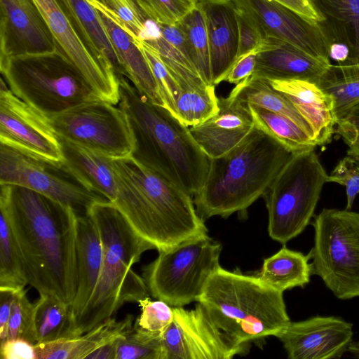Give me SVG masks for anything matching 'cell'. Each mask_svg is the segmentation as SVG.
I'll use <instances>...</instances> for the list:
<instances>
[{
	"label": "cell",
	"instance_id": "obj_1",
	"mask_svg": "<svg viewBox=\"0 0 359 359\" xmlns=\"http://www.w3.org/2000/svg\"><path fill=\"white\" fill-rule=\"evenodd\" d=\"M27 284L72 304L77 291L76 217L69 206L31 189L0 184Z\"/></svg>",
	"mask_w": 359,
	"mask_h": 359
},
{
	"label": "cell",
	"instance_id": "obj_2",
	"mask_svg": "<svg viewBox=\"0 0 359 359\" xmlns=\"http://www.w3.org/2000/svg\"><path fill=\"white\" fill-rule=\"evenodd\" d=\"M118 107L124 112L137 163L194 196L204 184L209 158L189 127L166 108L153 103L125 76L118 78Z\"/></svg>",
	"mask_w": 359,
	"mask_h": 359
},
{
	"label": "cell",
	"instance_id": "obj_3",
	"mask_svg": "<svg viewBox=\"0 0 359 359\" xmlns=\"http://www.w3.org/2000/svg\"><path fill=\"white\" fill-rule=\"evenodd\" d=\"M114 203L135 231L158 252L208 234L192 196L137 163L112 158Z\"/></svg>",
	"mask_w": 359,
	"mask_h": 359
},
{
	"label": "cell",
	"instance_id": "obj_4",
	"mask_svg": "<svg viewBox=\"0 0 359 359\" xmlns=\"http://www.w3.org/2000/svg\"><path fill=\"white\" fill-rule=\"evenodd\" d=\"M95 222L103 250L102 264L94 292L74 320L72 336L83 334L112 316L126 302L149 297L142 277L132 266L154 246L140 236L118 208L110 201L95 203L87 212Z\"/></svg>",
	"mask_w": 359,
	"mask_h": 359
},
{
	"label": "cell",
	"instance_id": "obj_5",
	"mask_svg": "<svg viewBox=\"0 0 359 359\" xmlns=\"http://www.w3.org/2000/svg\"><path fill=\"white\" fill-rule=\"evenodd\" d=\"M292 154L255 126L231 151L209 158L204 184L194 196L197 213L205 220L246 210L264 196Z\"/></svg>",
	"mask_w": 359,
	"mask_h": 359
},
{
	"label": "cell",
	"instance_id": "obj_6",
	"mask_svg": "<svg viewBox=\"0 0 359 359\" xmlns=\"http://www.w3.org/2000/svg\"><path fill=\"white\" fill-rule=\"evenodd\" d=\"M283 292L258 276L221 266L210 278L197 302L215 323L239 344L275 336L291 322Z\"/></svg>",
	"mask_w": 359,
	"mask_h": 359
},
{
	"label": "cell",
	"instance_id": "obj_7",
	"mask_svg": "<svg viewBox=\"0 0 359 359\" xmlns=\"http://www.w3.org/2000/svg\"><path fill=\"white\" fill-rule=\"evenodd\" d=\"M0 70L18 97L49 118L101 99L80 71L58 51L11 58L0 64Z\"/></svg>",
	"mask_w": 359,
	"mask_h": 359
},
{
	"label": "cell",
	"instance_id": "obj_8",
	"mask_svg": "<svg viewBox=\"0 0 359 359\" xmlns=\"http://www.w3.org/2000/svg\"><path fill=\"white\" fill-rule=\"evenodd\" d=\"M327 175L315 149L292 155L264 194L273 240L285 244L305 229Z\"/></svg>",
	"mask_w": 359,
	"mask_h": 359
},
{
	"label": "cell",
	"instance_id": "obj_9",
	"mask_svg": "<svg viewBox=\"0 0 359 359\" xmlns=\"http://www.w3.org/2000/svg\"><path fill=\"white\" fill-rule=\"evenodd\" d=\"M222 245L208 234L159 251L144 266L143 278L156 299L171 306L198 302L210 278L220 267Z\"/></svg>",
	"mask_w": 359,
	"mask_h": 359
},
{
	"label": "cell",
	"instance_id": "obj_10",
	"mask_svg": "<svg viewBox=\"0 0 359 359\" xmlns=\"http://www.w3.org/2000/svg\"><path fill=\"white\" fill-rule=\"evenodd\" d=\"M313 226L312 273L338 299L359 297V212L324 208Z\"/></svg>",
	"mask_w": 359,
	"mask_h": 359
},
{
	"label": "cell",
	"instance_id": "obj_11",
	"mask_svg": "<svg viewBox=\"0 0 359 359\" xmlns=\"http://www.w3.org/2000/svg\"><path fill=\"white\" fill-rule=\"evenodd\" d=\"M25 187L65 205L78 215H86L97 202L109 201L88 189L65 163L32 157L0 144V184Z\"/></svg>",
	"mask_w": 359,
	"mask_h": 359
},
{
	"label": "cell",
	"instance_id": "obj_12",
	"mask_svg": "<svg viewBox=\"0 0 359 359\" xmlns=\"http://www.w3.org/2000/svg\"><path fill=\"white\" fill-rule=\"evenodd\" d=\"M58 137L111 158L130 156L133 141L123 110L99 99L72 107L50 118Z\"/></svg>",
	"mask_w": 359,
	"mask_h": 359
},
{
	"label": "cell",
	"instance_id": "obj_13",
	"mask_svg": "<svg viewBox=\"0 0 359 359\" xmlns=\"http://www.w3.org/2000/svg\"><path fill=\"white\" fill-rule=\"evenodd\" d=\"M34 1L53 33L57 51L80 71L102 100L118 104L117 76L94 53L65 1Z\"/></svg>",
	"mask_w": 359,
	"mask_h": 359
},
{
	"label": "cell",
	"instance_id": "obj_14",
	"mask_svg": "<svg viewBox=\"0 0 359 359\" xmlns=\"http://www.w3.org/2000/svg\"><path fill=\"white\" fill-rule=\"evenodd\" d=\"M173 312L162 335L165 359H231L244 352L245 344L222 331L200 303L190 310L173 307Z\"/></svg>",
	"mask_w": 359,
	"mask_h": 359
},
{
	"label": "cell",
	"instance_id": "obj_15",
	"mask_svg": "<svg viewBox=\"0 0 359 359\" xmlns=\"http://www.w3.org/2000/svg\"><path fill=\"white\" fill-rule=\"evenodd\" d=\"M0 144L49 162L64 156L50 118L18 97L1 79Z\"/></svg>",
	"mask_w": 359,
	"mask_h": 359
},
{
	"label": "cell",
	"instance_id": "obj_16",
	"mask_svg": "<svg viewBox=\"0 0 359 359\" xmlns=\"http://www.w3.org/2000/svg\"><path fill=\"white\" fill-rule=\"evenodd\" d=\"M257 25L264 39L287 42L320 59L330 60L332 43L320 24H313L276 0H232Z\"/></svg>",
	"mask_w": 359,
	"mask_h": 359
},
{
	"label": "cell",
	"instance_id": "obj_17",
	"mask_svg": "<svg viewBox=\"0 0 359 359\" xmlns=\"http://www.w3.org/2000/svg\"><path fill=\"white\" fill-rule=\"evenodd\" d=\"M55 51V38L34 0H0V64Z\"/></svg>",
	"mask_w": 359,
	"mask_h": 359
},
{
	"label": "cell",
	"instance_id": "obj_18",
	"mask_svg": "<svg viewBox=\"0 0 359 359\" xmlns=\"http://www.w3.org/2000/svg\"><path fill=\"white\" fill-rule=\"evenodd\" d=\"M353 325L336 316L290 322L276 337L290 359H338L353 342Z\"/></svg>",
	"mask_w": 359,
	"mask_h": 359
},
{
	"label": "cell",
	"instance_id": "obj_19",
	"mask_svg": "<svg viewBox=\"0 0 359 359\" xmlns=\"http://www.w3.org/2000/svg\"><path fill=\"white\" fill-rule=\"evenodd\" d=\"M255 126L248 106L229 95L219 98V111L190 132L209 158L222 156L241 144Z\"/></svg>",
	"mask_w": 359,
	"mask_h": 359
},
{
	"label": "cell",
	"instance_id": "obj_20",
	"mask_svg": "<svg viewBox=\"0 0 359 359\" xmlns=\"http://www.w3.org/2000/svg\"><path fill=\"white\" fill-rule=\"evenodd\" d=\"M331 65L284 41L267 37L257 53L253 76L267 80L299 79L318 84Z\"/></svg>",
	"mask_w": 359,
	"mask_h": 359
},
{
	"label": "cell",
	"instance_id": "obj_21",
	"mask_svg": "<svg viewBox=\"0 0 359 359\" xmlns=\"http://www.w3.org/2000/svg\"><path fill=\"white\" fill-rule=\"evenodd\" d=\"M205 15L214 86L224 81L236 62L239 44L237 9L232 0H199Z\"/></svg>",
	"mask_w": 359,
	"mask_h": 359
},
{
	"label": "cell",
	"instance_id": "obj_22",
	"mask_svg": "<svg viewBox=\"0 0 359 359\" xmlns=\"http://www.w3.org/2000/svg\"><path fill=\"white\" fill-rule=\"evenodd\" d=\"M266 80L290 100L311 128L317 146L324 147L331 142L337 125L332 95L304 80Z\"/></svg>",
	"mask_w": 359,
	"mask_h": 359
},
{
	"label": "cell",
	"instance_id": "obj_23",
	"mask_svg": "<svg viewBox=\"0 0 359 359\" xmlns=\"http://www.w3.org/2000/svg\"><path fill=\"white\" fill-rule=\"evenodd\" d=\"M93 6L99 14L124 76L153 103L165 107L156 79L140 42L106 11L98 6Z\"/></svg>",
	"mask_w": 359,
	"mask_h": 359
},
{
	"label": "cell",
	"instance_id": "obj_24",
	"mask_svg": "<svg viewBox=\"0 0 359 359\" xmlns=\"http://www.w3.org/2000/svg\"><path fill=\"white\" fill-rule=\"evenodd\" d=\"M76 243L78 282L76 294L71 304L73 324L94 292L102 264L103 250L100 233L88 213L77 215Z\"/></svg>",
	"mask_w": 359,
	"mask_h": 359
},
{
	"label": "cell",
	"instance_id": "obj_25",
	"mask_svg": "<svg viewBox=\"0 0 359 359\" xmlns=\"http://www.w3.org/2000/svg\"><path fill=\"white\" fill-rule=\"evenodd\" d=\"M133 320L130 314L121 320L111 317L83 334L36 344L37 359H86L95 349L128 332Z\"/></svg>",
	"mask_w": 359,
	"mask_h": 359
},
{
	"label": "cell",
	"instance_id": "obj_26",
	"mask_svg": "<svg viewBox=\"0 0 359 359\" xmlns=\"http://www.w3.org/2000/svg\"><path fill=\"white\" fill-rule=\"evenodd\" d=\"M64 163L88 189L114 203L116 184L111 159L106 156L60 138Z\"/></svg>",
	"mask_w": 359,
	"mask_h": 359
},
{
	"label": "cell",
	"instance_id": "obj_27",
	"mask_svg": "<svg viewBox=\"0 0 359 359\" xmlns=\"http://www.w3.org/2000/svg\"><path fill=\"white\" fill-rule=\"evenodd\" d=\"M325 18L320 25L332 42H341L350 50L346 64L359 63V0H311Z\"/></svg>",
	"mask_w": 359,
	"mask_h": 359
},
{
	"label": "cell",
	"instance_id": "obj_28",
	"mask_svg": "<svg viewBox=\"0 0 359 359\" xmlns=\"http://www.w3.org/2000/svg\"><path fill=\"white\" fill-rule=\"evenodd\" d=\"M309 255L283 246L273 255L265 259L258 277L266 285L282 292L296 287H303L311 280Z\"/></svg>",
	"mask_w": 359,
	"mask_h": 359
},
{
	"label": "cell",
	"instance_id": "obj_29",
	"mask_svg": "<svg viewBox=\"0 0 359 359\" xmlns=\"http://www.w3.org/2000/svg\"><path fill=\"white\" fill-rule=\"evenodd\" d=\"M229 95L246 106L255 104L287 116L313 140L311 128L290 100L273 88L266 79L251 75L236 84Z\"/></svg>",
	"mask_w": 359,
	"mask_h": 359
},
{
	"label": "cell",
	"instance_id": "obj_30",
	"mask_svg": "<svg viewBox=\"0 0 359 359\" xmlns=\"http://www.w3.org/2000/svg\"><path fill=\"white\" fill-rule=\"evenodd\" d=\"M97 57L118 78L124 76L96 9L87 0H64Z\"/></svg>",
	"mask_w": 359,
	"mask_h": 359
},
{
	"label": "cell",
	"instance_id": "obj_31",
	"mask_svg": "<svg viewBox=\"0 0 359 359\" xmlns=\"http://www.w3.org/2000/svg\"><path fill=\"white\" fill-rule=\"evenodd\" d=\"M317 85L333 97L337 123L359 104V63L331 64Z\"/></svg>",
	"mask_w": 359,
	"mask_h": 359
},
{
	"label": "cell",
	"instance_id": "obj_32",
	"mask_svg": "<svg viewBox=\"0 0 359 359\" xmlns=\"http://www.w3.org/2000/svg\"><path fill=\"white\" fill-rule=\"evenodd\" d=\"M34 325L37 344L71 337V305L51 295L41 294L34 303Z\"/></svg>",
	"mask_w": 359,
	"mask_h": 359
},
{
	"label": "cell",
	"instance_id": "obj_33",
	"mask_svg": "<svg viewBox=\"0 0 359 359\" xmlns=\"http://www.w3.org/2000/svg\"><path fill=\"white\" fill-rule=\"evenodd\" d=\"M247 106L255 126L278 141L292 154L315 149L317 147L311 137L287 116L255 104Z\"/></svg>",
	"mask_w": 359,
	"mask_h": 359
},
{
	"label": "cell",
	"instance_id": "obj_34",
	"mask_svg": "<svg viewBox=\"0 0 359 359\" xmlns=\"http://www.w3.org/2000/svg\"><path fill=\"white\" fill-rule=\"evenodd\" d=\"M176 25L183 34L191 62L203 80L208 85H213L205 18L198 2Z\"/></svg>",
	"mask_w": 359,
	"mask_h": 359
},
{
	"label": "cell",
	"instance_id": "obj_35",
	"mask_svg": "<svg viewBox=\"0 0 359 359\" xmlns=\"http://www.w3.org/2000/svg\"><path fill=\"white\" fill-rule=\"evenodd\" d=\"M144 42L157 50L182 89L203 88L210 86L203 80L190 59L161 35L158 25Z\"/></svg>",
	"mask_w": 359,
	"mask_h": 359
},
{
	"label": "cell",
	"instance_id": "obj_36",
	"mask_svg": "<svg viewBox=\"0 0 359 359\" xmlns=\"http://www.w3.org/2000/svg\"><path fill=\"white\" fill-rule=\"evenodd\" d=\"M27 284L16 241L6 210L0 206V289L18 290Z\"/></svg>",
	"mask_w": 359,
	"mask_h": 359
},
{
	"label": "cell",
	"instance_id": "obj_37",
	"mask_svg": "<svg viewBox=\"0 0 359 359\" xmlns=\"http://www.w3.org/2000/svg\"><path fill=\"white\" fill-rule=\"evenodd\" d=\"M215 86L203 88L182 89L176 103L178 119L188 127L199 125L219 111Z\"/></svg>",
	"mask_w": 359,
	"mask_h": 359
},
{
	"label": "cell",
	"instance_id": "obj_38",
	"mask_svg": "<svg viewBox=\"0 0 359 359\" xmlns=\"http://www.w3.org/2000/svg\"><path fill=\"white\" fill-rule=\"evenodd\" d=\"M106 11L137 41H143L149 31V20L135 0H87Z\"/></svg>",
	"mask_w": 359,
	"mask_h": 359
},
{
	"label": "cell",
	"instance_id": "obj_39",
	"mask_svg": "<svg viewBox=\"0 0 359 359\" xmlns=\"http://www.w3.org/2000/svg\"><path fill=\"white\" fill-rule=\"evenodd\" d=\"M116 341V359H165L162 336L133 326Z\"/></svg>",
	"mask_w": 359,
	"mask_h": 359
},
{
	"label": "cell",
	"instance_id": "obj_40",
	"mask_svg": "<svg viewBox=\"0 0 359 359\" xmlns=\"http://www.w3.org/2000/svg\"><path fill=\"white\" fill-rule=\"evenodd\" d=\"M140 46L150 65L165 108L177 118L176 103L182 91L180 83L167 69L154 48L144 41H140Z\"/></svg>",
	"mask_w": 359,
	"mask_h": 359
},
{
	"label": "cell",
	"instance_id": "obj_41",
	"mask_svg": "<svg viewBox=\"0 0 359 359\" xmlns=\"http://www.w3.org/2000/svg\"><path fill=\"white\" fill-rule=\"evenodd\" d=\"M21 338L36 344L34 325V303L24 288L16 290L8 324L6 339Z\"/></svg>",
	"mask_w": 359,
	"mask_h": 359
},
{
	"label": "cell",
	"instance_id": "obj_42",
	"mask_svg": "<svg viewBox=\"0 0 359 359\" xmlns=\"http://www.w3.org/2000/svg\"><path fill=\"white\" fill-rule=\"evenodd\" d=\"M145 16L156 24L175 25L199 0H135Z\"/></svg>",
	"mask_w": 359,
	"mask_h": 359
},
{
	"label": "cell",
	"instance_id": "obj_43",
	"mask_svg": "<svg viewBox=\"0 0 359 359\" xmlns=\"http://www.w3.org/2000/svg\"><path fill=\"white\" fill-rule=\"evenodd\" d=\"M141 313L133 326L145 332L162 336L173 320V307L162 300L146 297L138 302Z\"/></svg>",
	"mask_w": 359,
	"mask_h": 359
},
{
	"label": "cell",
	"instance_id": "obj_44",
	"mask_svg": "<svg viewBox=\"0 0 359 359\" xmlns=\"http://www.w3.org/2000/svg\"><path fill=\"white\" fill-rule=\"evenodd\" d=\"M327 182H335L344 186L346 194V210H351L356 196L359 194V171L353 158L346 155L336 165Z\"/></svg>",
	"mask_w": 359,
	"mask_h": 359
},
{
	"label": "cell",
	"instance_id": "obj_45",
	"mask_svg": "<svg viewBox=\"0 0 359 359\" xmlns=\"http://www.w3.org/2000/svg\"><path fill=\"white\" fill-rule=\"evenodd\" d=\"M236 9L239 27L238 59L248 53L260 50L265 39L252 20L241 10Z\"/></svg>",
	"mask_w": 359,
	"mask_h": 359
},
{
	"label": "cell",
	"instance_id": "obj_46",
	"mask_svg": "<svg viewBox=\"0 0 359 359\" xmlns=\"http://www.w3.org/2000/svg\"><path fill=\"white\" fill-rule=\"evenodd\" d=\"M335 133L339 135L348 147L347 155L359 159V104L339 121Z\"/></svg>",
	"mask_w": 359,
	"mask_h": 359
},
{
	"label": "cell",
	"instance_id": "obj_47",
	"mask_svg": "<svg viewBox=\"0 0 359 359\" xmlns=\"http://www.w3.org/2000/svg\"><path fill=\"white\" fill-rule=\"evenodd\" d=\"M0 354L2 359H37L35 345L21 338L1 341Z\"/></svg>",
	"mask_w": 359,
	"mask_h": 359
},
{
	"label": "cell",
	"instance_id": "obj_48",
	"mask_svg": "<svg viewBox=\"0 0 359 359\" xmlns=\"http://www.w3.org/2000/svg\"><path fill=\"white\" fill-rule=\"evenodd\" d=\"M259 50L248 53L238 57L226 74L224 81L238 84L252 75L256 65L257 53Z\"/></svg>",
	"mask_w": 359,
	"mask_h": 359
},
{
	"label": "cell",
	"instance_id": "obj_49",
	"mask_svg": "<svg viewBox=\"0 0 359 359\" xmlns=\"http://www.w3.org/2000/svg\"><path fill=\"white\" fill-rule=\"evenodd\" d=\"M297 12L313 24H321L325 18L316 9L311 0H276Z\"/></svg>",
	"mask_w": 359,
	"mask_h": 359
},
{
	"label": "cell",
	"instance_id": "obj_50",
	"mask_svg": "<svg viewBox=\"0 0 359 359\" xmlns=\"http://www.w3.org/2000/svg\"><path fill=\"white\" fill-rule=\"evenodd\" d=\"M16 290L0 289V340H6L11 307Z\"/></svg>",
	"mask_w": 359,
	"mask_h": 359
},
{
	"label": "cell",
	"instance_id": "obj_51",
	"mask_svg": "<svg viewBox=\"0 0 359 359\" xmlns=\"http://www.w3.org/2000/svg\"><path fill=\"white\" fill-rule=\"evenodd\" d=\"M117 339L95 349L86 359H116Z\"/></svg>",
	"mask_w": 359,
	"mask_h": 359
},
{
	"label": "cell",
	"instance_id": "obj_52",
	"mask_svg": "<svg viewBox=\"0 0 359 359\" xmlns=\"http://www.w3.org/2000/svg\"><path fill=\"white\" fill-rule=\"evenodd\" d=\"M350 55L348 47L341 42H332L329 50V58L338 62V64H346Z\"/></svg>",
	"mask_w": 359,
	"mask_h": 359
},
{
	"label": "cell",
	"instance_id": "obj_53",
	"mask_svg": "<svg viewBox=\"0 0 359 359\" xmlns=\"http://www.w3.org/2000/svg\"><path fill=\"white\" fill-rule=\"evenodd\" d=\"M348 352L354 358H359V340L353 341L348 347Z\"/></svg>",
	"mask_w": 359,
	"mask_h": 359
},
{
	"label": "cell",
	"instance_id": "obj_54",
	"mask_svg": "<svg viewBox=\"0 0 359 359\" xmlns=\"http://www.w3.org/2000/svg\"><path fill=\"white\" fill-rule=\"evenodd\" d=\"M355 161V162L357 163V165H358V171H359V159H354Z\"/></svg>",
	"mask_w": 359,
	"mask_h": 359
}]
</instances>
